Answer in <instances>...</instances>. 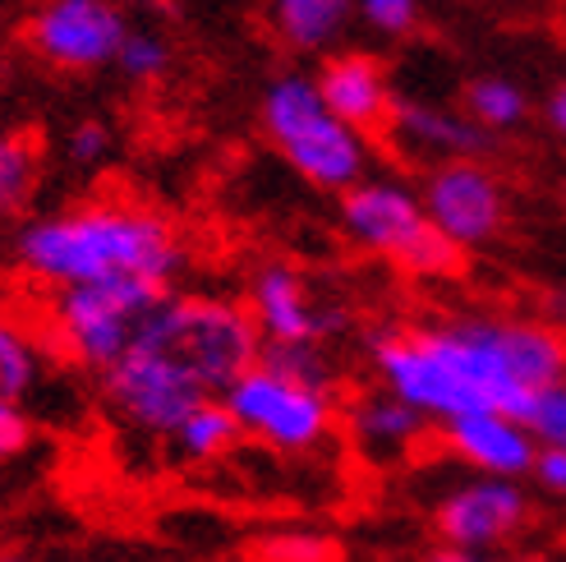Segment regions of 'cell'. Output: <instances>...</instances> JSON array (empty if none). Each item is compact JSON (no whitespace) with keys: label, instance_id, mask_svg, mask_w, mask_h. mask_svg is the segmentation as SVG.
Listing matches in <instances>:
<instances>
[{"label":"cell","instance_id":"obj_1","mask_svg":"<svg viewBox=\"0 0 566 562\" xmlns=\"http://www.w3.org/2000/svg\"><path fill=\"white\" fill-rule=\"evenodd\" d=\"M378 383L447 425L465 410L525 415L534 392L566 378V332L521 319H451L429 327H387L374 342Z\"/></svg>","mask_w":566,"mask_h":562},{"label":"cell","instance_id":"obj_2","mask_svg":"<svg viewBox=\"0 0 566 562\" xmlns=\"http://www.w3.org/2000/svg\"><path fill=\"white\" fill-rule=\"evenodd\" d=\"M14 254L19 268L51 291L106 277H144L171 287L185 268V244L171 221L153 208L116 199L28 221L14 240Z\"/></svg>","mask_w":566,"mask_h":562},{"label":"cell","instance_id":"obj_3","mask_svg":"<svg viewBox=\"0 0 566 562\" xmlns=\"http://www.w3.org/2000/svg\"><path fill=\"white\" fill-rule=\"evenodd\" d=\"M138 346L157 351L166 364L198 383L208 397H221L244 370L263 355V336L249 304L231 295H176L166 291L157 314L148 319Z\"/></svg>","mask_w":566,"mask_h":562},{"label":"cell","instance_id":"obj_4","mask_svg":"<svg viewBox=\"0 0 566 562\" xmlns=\"http://www.w3.org/2000/svg\"><path fill=\"white\" fill-rule=\"evenodd\" d=\"M259 116H263V134L272 138V148L314 189L346 194L369 171V138L336 116L308 74L272 79L263 89Z\"/></svg>","mask_w":566,"mask_h":562},{"label":"cell","instance_id":"obj_5","mask_svg":"<svg viewBox=\"0 0 566 562\" xmlns=\"http://www.w3.org/2000/svg\"><path fill=\"white\" fill-rule=\"evenodd\" d=\"M166 291L171 287H157V281H144V277H106V281H83V287L55 291L51 295L55 346L74 364H83V370L106 374L144 336Z\"/></svg>","mask_w":566,"mask_h":562},{"label":"cell","instance_id":"obj_6","mask_svg":"<svg viewBox=\"0 0 566 562\" xmlns=\"http://www.w3.org/2000/svg\"><path fill=\"white\" fill-rule=\"evenodd\" d=\"M342 231L364 254H382L415 277H451L461 249L451 244L423 212V199L401 180H369L342 194Z\"/></svg>","mask_w":566,"mask_h":562},{"label":"cell","instance_id":"obj_7","mask_svg":"<svg viewBox=\"0 0 566 562\" xmlns=\"http://www.w3.org/2000/svg\"><path fill=\"white\" fill-rule=\"evenodd\" d=\"M221 402L231 406L240 434L272 452H314L336 425V397L327 387L300 383L268 360L244 370L221 392Z\"/></svg>","mask_w":566,"mask_h":562},{"label":"cell","instance_id":"obj_8","mask_svg":"<svg viewBox=\"0 0 566 562\" xmlns=\"http://www.w3.org/2000/svg\"><path fill=\"white\" fill-rule=\"evenodd\" d=\"M102 397L129 429L148 434V438H171L180 419L193 406L208 402V392L189 383L176 364H166L157 351L134 342L129 355L102 374Z\"/></svg>","mask_w":566,"mask_h":562},{"label":"cell","instance_id":"obj_9","mask_svg":"<svg viewBox=\"0 0 566 562\" xmlns=\"http://www.w3.org/2000/svg\"><path fill=\"white\" fill-rule=\"evenodd\" d=\"M419 199H423L429 221L461 249V254L465 249L493 244L502 221H506V189L479 157L438 162L433 171L423 176Z\"/></svg>","mask_w":566,"mask_h":562},{"label":"cell","instance_id":"obj_10","mask_svg":"<svg viewBox=\"0 0 566 562\" xmlns=\"http://www.w3.org/2000/svg\"><path fill=\"white\" fill-rule=\"evenodd\" d=\"M249 314L259 323L263 346H332L346 327L342 304L318 300V291L304 281L300 268L291 263H263L249 277Z\"/></svg>","mask_w":566,"mask_h":562},{"label":"cell","instance_id":"obj_11","mask_svg":"<svg viewBox=\"0 0 566 562\" xmlns=\"http://www.w3.org/2000/svg\"><path fill=\"white\" fill-rule=\"evenodd\" d=\"M125 33H129V23L120 6H111V0H46L28 19V46L46 65L70 70V74L116 65Z\"/></svg>","mask_w":566,"mask_h":562},{"label":"cell","instance_id":"obj_12","mask_svg":"<svg viewBox=\"0 0 566 562\" xmlns=\"http://www.w3.org/2000/svg\"><path fill=\"white\" fill-rule=\"evenodd\" d=\"M530 521V498L521 480H493L470 475L465 485H451L433 512L438 540L465 553H502Z\"/></svg>","mask_w":566,"mask_h":562},{"label":"cell","instance_id":"obj_13","mask_svg":"<svg viewBox=\"0 0 566 562\" xmlns=\"http://www.w3.org/2000/svg\"><path fill=\"white\" fill-rule=\"evenodd\" d=\"M438 429L451 457L474 475H493V480H525L539 457V443L525 429V419L502 410H465Z\"/></svg>","mask_w":566,"mask_h":562},{"label":"cell","instance_id":"obj_14","mask_svg":"<svg viewBox=\"0 0 566 562\" xmlns=\"http://www.w3.org/2000/svg\"><path fill=\"white\" fill-rule=\"evenodd\" d=\"M429 429H433V419L419 415L415 406H406L401 397H391L387 387L364 392V397H355L346 410V434L355 443V452L369 466L406 461L415 447L429 438Z\"/></svg>","mask_w":566,"mask_h":562},{"label":"cell","instance_id":"obj_15","mask_svg":"<svg viewBox=\"0 0 566 562\" xmlns=\"http://www.w3.org/2000/svg\"><path fill=\"white\" fill-rule=\"evenodd\" d=\"M318 93L323 102L342 116L350 129L359 134H374V129H387L391 121V83H387V70L364 51H342V55H327L323 70H318Z\"/></svg>","mask_w":566,"mask_h":562},{"label":"cell","instance_id":"obj_16","mask_svg":"<svg viewBox=\"0 0 566 562\" xmlns=\"http://www.w3.org/2000/svg\"><path fill=\"white\" fill-rule=\"evenodd\" d=\"M387 129L406 153L438 157V162L479 157L493 144V134L479 129L465 111H447V106H433V102H396Z\"/></svg>","mask_w":566,"mask_h":562},{"label":"cell","instance_id":"obj_17","mask_svg":"<svg viewBox=\"0 0 566 562\" xmlns=\"http://www.w3.org/2000/svg\"><path fill=\"white\" fill-rule=\"evenodd\" d=\"M272 28L291 51H323L346 33L355 0H272Z\"/></svg>","mask_w":566,"mask_h":562},{"label":"cell","instance_id":"obj_18","mask_svg":"<svg viewBox=\"0 0 566 562\" xmlns=\"http://www.w3.org/2000/svg\"><path fill=\"white\" fill-rule=\"evenodd\" d=\"M235 438H240V425H235L231 406H226L221 397H208L203 406H193V410L180 419L176 434L166 438V443L176 447V457H180V461L203 466V461H217V457L231 452Z\"/></svg>","mask_w":566,"mask_h":562},{"label":"cell","instance_id":"obj_19","mask_svg":"<svg viewBox=\"0 0 566 562\" xmlns=\"http://www.w3.org/2000/svg\"><path fill=\"white\" fill-rule=\"evenodd\" d=\"M42 176V153H38V138L14 134V129H0V217H14L28 208Z\"/></svg>","mask_w":566,"mask_h":562},{"label":"cell","instance_id":"obj_20","mask_svg":"<svg viewBox=\"0 0 566 562\" xmlns=\"http://www.w3.org/2000/svg\"><path fill=\"white\" fill-rule=\"evenodd\" d=\"M465 116L479 129L502 134V129H516L530 116V97H525L521 83L502 79V74H484L465 89Z\"/></svg>","mask_w":566,"mask_h":562},{"label":"cell","instance_id":"obj_21","mask_svg":"<svg viewBox=\"0 0 566 562\" xmlns=\"http://www.w3.org/2000/svg\"><path fill=\"white\" fill-rule=\"evenodd\" d=\"M38 370H42L38 342L14 319L0 314V397L23 402L38 387Z\"/></svg>","mask_w":566,"mask_h":562},{"label":"cell","instance_id":"obj_22","mask_svg":"<svg viewBox=\"0 0 566 562\" xmlns=\"http://www.w3.org/2000/svg\"><path fill=\"white\" fill-rule=\"evenodd\" d=\"M116 70L134 83H153L171 70V46H166V38L148 33V28H129L116 51Z\"/></svg>","mask_w":566,"mask_h":562},{"label":"cell","instance_id":"obj_23","mask_svg":"<svg viewBox=\"0 0 566 562\" xmlns=\"http://www.w3.org/2000/svg\"><path fill=\"white\" fill-rule=\"evenodd\" d=\"M521 419H525V429L534 434L539 447L566 452V378L548 383L544 392H534V402H530V410Z\"/></svg>","mask_w":566,"mask_h":562},{"label":"cell","instance_id":"obj_24","mask_svg":"<svg viewBox=\"0 0 566 562\" xmlns=\"http://www.w3.org/2000/svg\"><path fill=\"white\" fill-rule=\"evenodd\" d=\"M355 14L382 38H406L419 23V0H355Z\"/></svg>","mask_w":566,"mask_h":562},{"label":"cell","instance_id":"obj_25","mask_svg":"<svg viewBox=\"0 0 566 562\" xmlns=\"http://www.w3.org/2000/svg\"><path fill=\"white\" fill-rule=\"evenodd\" d=\"M28 443H33V419L23 415L19 402L0 397V461H14Z\"/></svg>","mask_w":566,"mask_h":562},{"label":"cell","instance_id":"obj_26","mask_svg":"<svg viewBox=\"0 0 566 562\" xmlns=\"http://www.w3.org/2000/svg\"><path fill=\"white\" fill-rule=\"evenodd\" d=\"M106 153H111V129L102 121H78L70 129V157L78 166H97Z\"/></svg>","mask_w":566,"mask_h":562},{"label":"cell","instance_id":"obj_27","mask_svg":"<svg viewBox=\"0 0 566 562\" xmlns=\"http://www.w3.org/2000/svg\"><path fill=\"white\" fill-rule=\"evenodd\" d=\"M534 480L539 489L548 493H566V452H553V447H539V457H534Z\"/></svg>","mask_w":566,"mask_h":562},{"label":"cell","instance_id":"obj_28","mask_svg":"<svg viewBox=\"0 0 566 562\" xmlns=\"http://www.w3.org/2000/svg\"><path fill=\"white\" fill-rule=\"evenodd\" d=\"M506 553H465V549H433L429 558H423V562H502Z\"/></svg>","mask_w":566,"mask_h":562},{"label":"cell","instance_id":"obj_29","mask_svg":"<svg viewBox=\"0 0 566 562\" xmlns=\"http://www.w3.org/2000/svg\"><path fill=\"white\" fill-rule=\"evenodd\" d=\"M548 125L566 138V83H557L553 97H548Z\"/></svg>","mask_w":566,"mask_h":562},{"label":"cell","instance_id":"obj_30","mask_svg":"<svg viewBox=\"0 0 566 562\" xmlns=\"http://www.w3.org/2000/svg\"><path fill=\"white\" fill-rule=\"evenodd\" d=\"M502 562H553V558H544V553H512V558H502Z\"/></svg>","mask_w":566,"mask_h":562},{"label":"cell","instance_id":"obj_31","mask_svg":"<svg viewBox=\"0 0 566 562\" xmlns=\"http://www.w3.org/2000/svg\"><path fill=\"white\" fill-rule=\"evenodd\" d=\"M0 562H28L23 553H0Z\"/></svg>","mask_w":566,"mask_h":562},{"label":"cell","instance_id":"obj_32","mask_svg":"<svg viewBox=\"0 0 566 562\" xmlns=\"http://www.w3.org/2000/svg\"><path fill=\"white\" fill-rule=\"evenodd\" d=\"M562 319H566V295H562Z\"/></svg>","mask_w":566,"mask_h":562}]
</instances>
